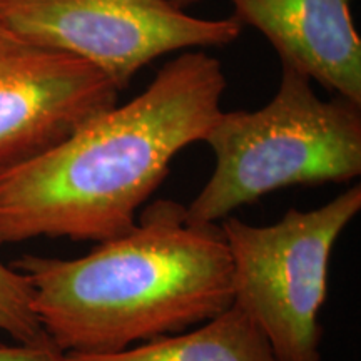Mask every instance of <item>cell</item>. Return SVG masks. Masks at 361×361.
I'll use <instances>...</instances> for the list:
<instances>
[{
    "label": "cell",
    "instance_id": "6da1fadb",
    "mask_svg": "<svg viewBox=\"0 0 361 361\" xmlns=\"http://www.w3.org/2000/svg\"><path fill=\"white\" fill-rule=\"evenodd\" d=\"M218 59L184 51L139 96L42 154L0 171V246L34 238L107 241L128 233L178 152L223 112Z\"/></svg>",
    "mask_w": 361,
    "mask_h": 361
},
{
    "label": "cell",
    "instance_id": "7a4b0ae2",
    "mask_svg": "<svg viewBox=\"0 0 361 361\" xmlns=\"http://www.w3.org/2000/svg\"><path fill=\"white\" fill-rule=\"evenodd\" d=\"M44 331L62 353H119L186 331L233 305V264L219 224H197L186 206L157 200L128 233L78 259L25 255Z\"/></svg>",
    "mask_w": 361,
    "mask_h": 361
},
{
    "label": "cell",
    "instance_id": "3957f363",
    "mask_svg": "<svg viewBox=\"0 0 361 361\" xmlns=\"http://www.w3.org/2000/svg\"><path fill=\"white\" fill-rule=\"evenodd\" d=\"M202 142L213 149L216 166L186 218L218 224L278 189L358 178L361 106L324 101L305 74L283 64L278 92L266 106L223 111Z\"/></svg>",
    "mask_w": 361,
    "mask_h": 361
},
{
    "label": "cell",
    "instance_id": "277c9868",
    "mask_svg": "<svg viewBox=\"0 0 361 361\" xmlns=\"http://www.w3.org/2000/svg\"><path fill=\"white\" fill-rule=\"evenodd\" d=\"M361 209V186L322 207H291L278 223L221 221L233 264V305L255 322L279 361H322L319 324L336 239Z\"/></svg>",
    "mask_w": 361,
    "mask_h": 361
},
{
    "label": "cell",
    "instance_id": "5b68a950",
    "mask_svg": "<svg viewBox=\"0 0 361 361\" xmlns=\"http://www.w3.org/2000/svg\"><path fill=\"white\" fill-rule=\"evenodd\" d=\"M0 22L89 62L119 90L166 54L228 45L243 30L234 16L201 19L169 0H0Z\"/></svg>",
    "mask_w": 361,
    "mask_h": 361
},
{
    "label": "cell",
    "instance_id": "8992f818",
    "mask_svg": "<svg viewBox=\"0 0 361 361\" xmlns=\"http://www.w3.org/2000/svg\"><path fill=\"white\" fill-rule=\"evenodd\" d=\"M119 92L89 62L0 22V171L57 146Z\"/></svg>",
    "mask_w": 361,
    "mask_h": 361
},
{
    "label": "cell",
    "instance_id": "52a82bcc",
    "mask_svg": "<svg viewBox=\"0 0 361 361\" xmlns=\"http://www.w3.org/2000/svg\"><path fill=\"white\" fill-rule=\"evenodd\" d=\"M234 17L268 39L281 64L361 106V39L353 0H229Z\"/></svg>",
    "mask_w": 361,
    "mask_h": 361
},
{
    "label": "cell",
    "instance_id": "ba28073f",
    "mask_svg": "<svg viewBox=\"0 0 361 361\" xmlns=\"http://www.w3.org/2000/svg\"><path fill=\"white\" fill-rule=\"evenodd\" d=\"M66 361H279L263 331L231 305L188 333H176L109 355L64 353Z\"/></svg>",
    "mask_w": 361,
    "mask_h": 361
},
{
    "label": "cell",
    "instance_id": "9c48e42d",
    "mask_svg": "<svg viewBox=\"0 0 361 361\" xmlns=\"http://www.w3.org/2000/svg\"><path fill=\"white\" fill-rule=\"evenodd\" d=\"M0 331L20 345H54L32 305V286L19 269L0 263Z\"/></svg>",
    "mask_w": 361,
    "mask_h": 361
},
{
    "label": "cell",
    "instance_id": "30bf717a",
    "mask_svg": "<svg viewBox=\"0 0 361 361\" xmlns=\"http://www.w3.org/2000/svg\"><path fill=\"white\" fill-rule=\"evenodd\" d=\"M0 361H66L64 353L54 345H0Z\"/></svg>",
    "mask_w": 361,
    "mask_h": 361
},
{
    "label": "cell",
    "instance_id": "8fae6325",
    "mask_svg": "<svg viewBox=\"0 0 361 361\" xmlns=\"http://www.w3.org/2000/svg\"><path fill=\"white\" fill-rule=\"evenodd\" d=\"M171 4H174L176 7H179V8H188V7H191V6H194V4H200V2H202V0H169Z\"/></svg>",
    "mask_w": 361,
    "mask_h": 361
}]
</instances>
